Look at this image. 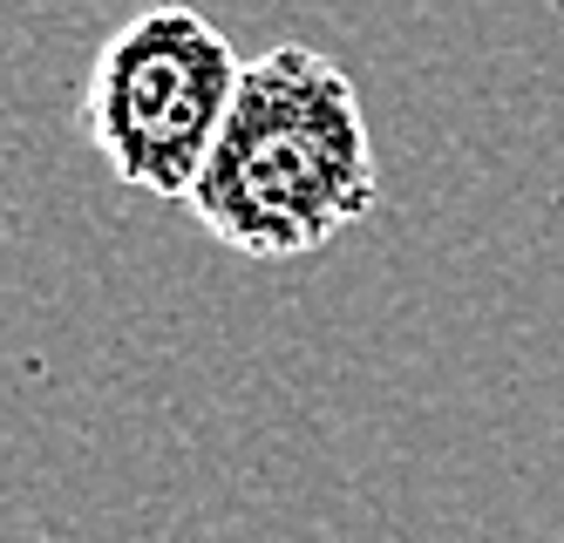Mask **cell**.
I'll return each instance as SVG.
<instances>
[{"instance_id": "1", "label": "cell", "mask_w": 564, "mask_h": 543, "mask_svg": "<svg viewBox=\"0 0 564 543\" xmlns=\"http://www.w3.org/2000/svg\"><path fill=\"white\" fill-rule=\"evenodd\" d=\"M184 204L246 259H306L375 218L381 171L347 68L300 41L252 55Z\"/></svg>"}, {"instance_id": "2", "label": "cell", "mask_w": 564, "mask_h": 543, "mask_svg": "<svg viewBox=\"0 0 564 543\" xmlns=\"http://www.w3.org/2000/svg\"><path fill=\"white\" fill-rule=\"evenodd\" d=\"M246 82V55L184 0L130 14L83 82V130L143 197H191Z\"/></svg>"}]
</instances>
